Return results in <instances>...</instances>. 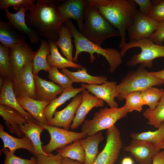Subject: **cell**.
Wrapping results in <instances>:
<instances>
[{"label":"cell","instance_id":"obj_19","mask_svg":"<svg viewBox=\"0 0 164 164\" xmlns=\"http://www.w3.org/2000/svg\"><path fill=\"white\" fill-rule=\"evenodd\" d=\"M0 104L9 106L15 109L26 118L41 124L29 113L24 110L18 102L14 91L12 80L4 79L3 85L0 90Z\"/></svg>","mask_w":164,"mask_h":164},{"label":"cell","instance_id":"obj_24","mask_svg":"<svg viewBox=\"0 0 164 164\" xmlns=\"http://www.w3.org/2000/svg\"><path fill=\"white\" fill-rule=\"evenodd\" d=\"M0 137L3 143V148H7L10 151L14 153L17 149H24L34 155L33 146L32 142L26 136L18 138L12 136L4 131L3 125L0 124Z\"/></svg>","mask_w":164,"mask_h":164},{"label":"cell","instance_id":"obj_31","mask_svg":"<svg viewBox=\"0 0 164 164\" xmlns=\"http://www.w3.org/2000/svg\"><path fill=\"white\" fill-rule=\"evenodd\" d=\"M72 37L70 29L65 24H63L60 29L58 38L54 43L60 48L66 59L73 62V46L71 42Z\"/></svg>","mask_w":164,"mask_h":164},{"label":"cell","instance_id":"obj_50","mask_svg":"<svg viewBox=\"0 0 164 164\" xmlns=\"http://www.w3.org/2000/svg\"><path fill=\"white\" fill-rule=\"evenodd\" d=\"M4 81V79L1 76L0 77V90L2 89L3 83Z\"/></svg>","mask_w":164,"mask_h":164},{"label":"cell","instance_id":"obj_33","mask_svg":"<svg viewBox=\"0 0 164 164\" xmlns=\"http://www.w3.org/2000/svg\"><path fill=\"white\" fill-rule=\"evenodd\" d=\"M143 115L148 120V124L158 129L160 127L164 121V94L155 108H147Z\"/></svg>","mask_w":164,"mask_h":164},{"label":"cell","instance_id":"obj_4","mask_svg":"<svg viewBox=\"0 0 164 164\" xmlns=\"http://www.w3.org/2000/svg\"><path fill=\"white\" fill-rule=\"evenodd\" d=\"M83 34L90 41L100 46L109 38L120 36L118 30L98 9L89 3L84 11Z\"/></svg>","mask_w":164,"mask_h":164},{"label":"cell","instance_id":"obj_9","mask_svg":"<svg viewBox=\"0 0 164 164\" xmlns=\"http://www.w3.org/2000/svg\"><path fill=\"white\" fill-rule=\"evenodd\" d=\"M106 141L93 164H114L122 146L119 131L114 125L107 129Z\"/></svg>","mask_w":164,"mask_h":164},{"label":"cell","instance_id":"obj_1","mask_svg":"<svg viewBox=\"0 0 164 164\" xmlns=\"http://www.w3.org/2000/svg\"><path fill=\"white\" fill-rule=\"evenodd\" d=\"M63 0H37L26 13L25 20L28 26L40 37L56 42L60 29L66 19L58 5Z\"/></svg>","mask_w":164,"mask_h":164},{"label":"cell","instance_id":"obj_26","mask_svg":"<svg viewBox=\"0 0 164 164\" xmlns=\"http://www.w3.org/2000/svg\"><path fill=\"white\" fill-rule=\"evenodd\" d=\"M61 72L68 77L73 82L84 83L87 84H101L107 81L104 76H93L87 73L86 68L82 67L77 71L72 72L66 68L61 70Z\"/></svg>","mask_w":164,"mask_h":164},{"label":"cell","instance_id":"obj_12","mask_svg":"<svg viewBox=\"0 0 164 164\" xmlns=\"http://www.w3.org/2000/svg\"><path fill=\"white\" fill-rule=\"evenodd\" d=\"M35 53L24 41L9 48V60L14 75L19 73L28 63L32 62Z\"/></svg>","mask_w":164,"mask_h":164},{"label":"cell","instance_id":"obj_41","mask_svg":"<svg viewBox=\"0 0 164 164\" xmlns=\"http://www.w3.org/2000/svg\"><path fill=\"white\" fill-rule=\"evenodd\" d=\"M153 7L149 17L158 22L164 21V0H152Z\"/></svg>","mask_w":164,"mask_h":164},{"label":"cell","instance_id":"obj_37","mask_svg":"<svg viewBox=\"0 0 164 164\" xmlns=\"http://www.w3.org/2000/svg\"><path fill=\"white\" fill-rule=\"evenodd\" d=\"M48 71L49 78L60 86L64 90L73 87V83L70 78L60 72L57 67H50Z\"/></svg>","mask_w":164,"mask_h":164},{"label":"cell","instance_id":"obj_23","mask_svg":"<svg viewBox=\"0 0 164 164\" xmlns=\"http://www.w3.org/2000/svg\"><path fill=\"white\" fill-rule=\"evenodd\" d=\"M26 123L19 127L20 131L24 135L27 136L32 143L34 151V155L42 154L49 155L45 153L42 149L41 141L40 134L45 129L40 125L29 119H26Z\"/></svg>","mask_w":164,"mask_h":164},{"label":"cell","instance_id":"obj_32","mask_svg":"<svg viewBox=\"0 0 164 164\" xmlns=\"http://www.w3.org/2000/svg\"><path fill=\"white\" fill-rule=\"evenodd\" d=\"M80 140V139H79ZM79 140L56 150L57 154L63 158H68L77 161L82 164L85 160V153Z\"/></svg>","mask_w":164,"mask_h":164},{"label":"cell","instance_id":"obj_30","mask_svg":"<svg viewBox=\"0 0 164 164\" xmlns=\"http://www.w3.org/2000/svg\"><path fill=\"white\" fill-rule=\"evenodd\" d=\"M50 46V53L47 58V61L50 67H54L58 68L72 67L79 69L82 67L81 64L71 61L63 57L58 51L57 46L54 42L48 41Z\"/></svg>","mask_w":164,"mask_h":164},{"label":"cell","instance_id":"obj_14","mask_svg":"<svg viewBox=\"0 0 164 164\" xmlns=\"http://www.w3.org/2000/svg\"><path fill=\"white\" fill-rule=\"evenodd\" d=\"M5 11L8 22L14 29L22 35H27L32 44H36L40 41L41 39L39 36L26 23L25 15L28 11L25 6H21L18 11L15 13L10 12L8 9Z\"/></svg>","mask_w":164,"mask_h":164},{"label":"cell","instance_id":"obj_17","mask_svg":"<svg viewBox=\"0 0 164 164\" xmlns=\"http://www.w3.org/2000/svg\"><path fill=\"white\" fill-rule=\"evenodd\" d=\"M82 100L78 107L70 128L72 129L77 128L84 122L85 117L94 107H101L104 105L102 99L91 94L85 89L82 92Z\"/></svg>","mask_w":164,"mask_h":164},{"label":"cell","instance_id":"obj_15","mask_svg":"<svg viewBox=\"0 0 164 164\" xmlns=\"http://www.w3.org/2000/svg\"><path fill=\"white\" fill-rule=\"evenodd\" d=\"M82 100V93L77 94L65 108L61 111L55 112L53 118L47 121L48 125L62 127L68 130Z\"/></svg>","mask_w":164,"mask_h":164},{"label":"cell","instance_id":"obj_16","mask_svg":"<svg viewBox=\"0 0 164 164\" xmlns=\"http://www.w3.org/2000/svg\"><path fill=\"white\" fill-rule=\"evenodd\" d=\"M88 0H69L59 4L58 7L66 19L75 20L79 31L83 34L84 11Z\"/></svg>","mask_w":164,"mask_h":164},{"label":"cell","instance_id":"obj_39","mask_svg":"<svg viewBox=\"0 0 164 164\" xmlns=\"http://www.w3.org/2000/svg\"><path fill=\"white\" fill-rule=\"evenodd\" d=\"M35 3L34 0H0V8L5 10L12 7L14 10L18 11L21 6H23L28 11Z\"/></svg>","mask_w":164,"mask_h":164},{"label":"cell","instance_id":"obj_38","mask_svg":"<svg viewBox=\"0 0 164 164\" xmlns=\"http://www.w3.org/2000/svg\"><path fill=\"white\" fill-rule=\"evenodd\" d=\"M125 105L128 108L129 112L135 111L141 112L143 105H146L143 99L141 92H132L127 94L125 97Z\"/></svg>","mask_w":164,"mask_h":164},{"label":"cell","instance_id":"obj_29","mask_svg":"<svg viewBox=\"0 0 164 164\" xmlns=\"http://www.w3.org/2000/svg\"><path fill=\"white\" fill-rule=\"evenodd\" d=\"M38 50L36 52L32 60V71L34 75H38L42 70L48 71L50 66L47 61L48 56L50 54V46L48 42L41 39Z\"/></svg>","mask_w":164,"mask_h":164},{"label":"cell","instance_id":"obj_10","mask_svg":"<svg viewBox=\"0 0 164 164\" xmlns=\"http://www.w3.org/2000/svg\"><path fill=\"white\" fill-rule=\"evenodd\" d=\"M12 81L16 97H26L36 100L32 62L14 75Z\"/></svg>","mask_w":164,"mask_h":164},{"label":"cell","instance_id":"obj_25","mask_svg":"<svg viewBox=\"0 0 164 164\" xmlns=\"http://www.w3.org/2000/svg\"><path fill=\"white\" fill-rule=\"evenodd\" d=\"M104 138L101 131L79 140L85 153L84 164H94L98 155L99 144Z\"/></svg>","mask_w":164,"mask_h":164},{"label":"cell","instance_id":"obj_2","mask_svg":"<svg viewBox=\"0 0 164 164\" xmlns=\"http://www.w3.org/2000/svg\"><path fill=\"white\" fill-rule=\"evenodd\" d=\"M118 31L121 37L119 47L126 43V33L137 12L134 0H88Z\"/></svg>","mask_w":164,"mask_h":164},{"label":"cell","instance_id":"obj_49","mask_svg":"<svg viewBox=\"0 0 164 164\" xmlns=\"http://www.w3.org/2000/svg\"><path fill=\"white\" fill-rule=\"evenodd\" d=\"M156 146L159 150L162 149H164V142Z\"/></svg>","mask_w":164,"mask_h":164},{"label":"cell","instance_id":"obj_22","mask_svg":"<svg viewBox=\"0 0 164 164\" xmlns=\"http://www.w3.org/2000/svg\"><path fill=\"white\" fill-rule=\"evenodd\" d=\"M16 97L22 108L30 114L41 125H48L44 111L50 102L39 101L26 97Z\"/></svg>","mask_w":164,"mask_h":164},{"label":"cell","instance_id":"obj_48","mask_svg":"<svg viewBox=\"0 0 164 164\" xmlns=\"http://www.w3.org/2000/svg\"><path fill=\"white\" fill-rule=\"evenodd\" d=\"M132 161L130 157H126L122 160V164H132Z\"/></svg>","mask_w":164,"mask_h":164},{"label":"cell","instance_id":"obj_3","mask_svg":"<svg viewBox=\"0 0 164 164\" xmlns=\"http://www.w3.org/2000/svg\"><path fill=\"white\" fill-rule=\"evenodd\" d=\"M65 24L72 32L75 45L76 50L73 62H77L79 54L86 52L90 54L91 63H92L96 59L94 55L95 53L104 56L109 64L110 72L111 73H113L121 65L122 57L120 53L117 50L112 48H104L100 45L90 41L77 30L76 26L70 19H66Z\"/></svg>","mask_w":164,"mask_h":164},{"label":"cell","instance_id":"obj_34","mask_svg":"<svg viewBox=\"0 0 164 164\" xmlns=\"http://www.w3.org/2000/svg\"><path fill=\"white\" fill-rule=\"evenodd\" d=\"M130 136L132 140L147 142L158 145L164 142V125L162 124L157 130L153 132H132Z\"/></svg>","mask_w":164,"mask_h":164},{"label":"cell","instance_id":"obj_28","mask_svg":"<svg viewBox=\"0 0 164 164\" xmlns=\"http://www.w3.org/2000/svg\"><path fill=\"white\" fill-rule=\"evenodd\" d=\"M10 25L8 22L0 21V41L4 46L10 48L25 39Z\"/></svg>","mask_w":164,"mask_h":164},{"label":"cell","instance_id":"obj_20","mask_svg":"<svg viewBox=\"0 0 164 164\" xmlns=\"http://www.w3.org/2000/svg\"><path fill=\"white\" fill-rule=\"evenodd\" d=\"M34 77L37 100L51 102L64 90L53 82L45 80L38 75H34Z\"/></svg>","mask_w":164,"mask_h":164},{"label":"cell","instance_id":"obj_13","mask_svg":"<svg viewBox=\"0 0 164 164\" xmlns=\"http://www.w3.org/2000/svg\"><path fill=\"white\" fill-rule=\"evenodd\" d=\"M124 149L130 152L139 164H152L153 157L159 151L155 145L136 140H132Z\"/></svg>","mask_w":164,"mask_h":164},{"label":"cell","instance_id":"obj_21","mask_svg":"<svg viewBox=\"0 0 164 164\" xmlns=\"http://www.w3.org/2000/svg\"><path fill=\"white\" fill-rule=\"evenodd\" d=\"M0 115L11 133L19 137H22L23 134L20 130L19 127L26 123V118L15 109L2 104H0Z\"/></svg>","mask_w":164,"mask_h":164},{"label":"cell","instance_id":"obj_42","mask_svg":"<svg viewBox=\"0 0 164 164\" xmlns=\"http://www.w3.org/2000/svg\"><path fill=\"white\" fill-rule=\"evenodd\" d=\"M35 156L36 164H62V157L58 154L49 155L37 154Z\"/></svg>","mask_w":164,"mask_h":164},{"label":"cell","instance_id":"obj_51","mask_svg":"<svg viewBox=\"0 0 164 164\" xmlns=\"http://www.w3.org/2000/svg\"><path fill=\"white\" fill-rule=\"evenodd\" d=\"M162 124L164 125V121L163 122Z\"/></svg>","mask_w":164,"mask_h":164},{"label":"cell","instance_id":"obj_8","mask_svg":"<svg viewBox=\"0 0 164 164\" xmlns=\"http://www.w3.org/2000/svg\"><path fill=\"white\" fill-rule=\"evenodd\" d=\"M42 126L49 133L50 139L48 144L42 145L45 153L51 154L55 150L62 148L77 140L86 137L87 136L82 132H77L46 125Z\"/></svg>","mask_w":164,"mask_h":164},{"label":"cell","instance_id":"obj_44","mask_svg":"<svg viewBox=\"0 0 164 164\" xmlns=\"http://www.w3.org/2000/svg\"><path fill=\"white\" fill-rule=\"evenodd\" d=\"M139 7V11L142 15L149 17L152 11L153 4L151 0H134Z\"/></svg>","mask_w":164,"mask_h":164},{"label":"cell","instance_id":"obj_40","mask_svg":"<svg viewBox=\"0 0 164 164\" xmlns=\"http://www.w3.org/2000/svg\"><path fill=\"white\" fill-rule=\"evenodd\" d=\"M1 151L5 155L3 164H36V157H32L29 159L18 157L11 152L7 148H2Z\"/></svg>","mask_w":164,"mask_h":164},{"label":"cell","instance_id":"obj_47","mask_svg":"<svg viewBox=\"0 0 164 164\" xmlns=\"http://www.w3.org/2000/svg\"><path fill=\"white\" fill-rule=\"evenodd\" d=\"M62 164H82L79 162L68 158H63Z\"/></svg>","mask_w":164,"mask_h":164},{"label":"cell","instance_id":"obj_46","mask_svg":"<svg viewBox=\"0 0 164 164\" xmlns=\"http://www.w3.org/2000/svg\"><path fill=\"white\" fill-rule=\"evenodd\" d=\"M152 76L164 80V69L160 71L149 72Z\"/></svg>","mask_w":164,"mask_h":164},{"label":"cell","instance_id":"obj_43","mask_svg":"<svg viewBox=\"0 0 164 164\" xmlns=\"http://www.w3.org/2000/svg\"><path fill=\"white\" fill-rule=\"evenodd\" d=\"M149 39L156 44L162 45L164 42V21L159 22L156 31Z\"/></svg>","mask_w":164,"mask_h":164},{"label":"cell","instance_id":"obj_18","mask_svg":"<svg viewBox=\"0 0 164 164\" xmlns=\"http://www.w3.org/2000/svg\"><path fill=\"white\" fill-rule=\"evenodd\" d=\"M117 85L115 81H107L101 84H83L81 87L106 102L110 108H118V104L114 100L118 95L116 89Z\"/></svg>","mask_w":164,"mask_h":164},{"label":"cell","instance_id":"obj_36","mask_svg":"<svg viewBox=\"0 0 164 164\" xmlns=\"http://www.w3.org/2000/svg\"><path fill=\"white\" fill-rule=\"evenodd\" d=\"M146 105L149 109L153 110L158 104L164 94V91L153 87H149L141 92Z\"/></svg>","mask_w":164,"mask_h":164},{"label":"cell","instance_id":"obj_7","mask_svg":"<svg viewBox=\"0 0 164 164\" xmlns=\"http://www.w3.org/2000/svg\"><path fill=\"white\" fill-rule=\"evenodd\" d=\"M128 112L125 104L120 108H101L94 113L92 119L84 121L82 125L81 132L88 136L107 130L114 125L118 120L126 117Z\"/></svg>","mask_w":164,"mask_h":164},{"label":"cell","instance_id":"obj_11","mask_svg":"<svg viewBox=\"0 0 164 164\" xmlns=\"http://www.w3.org/2000/svg\"><path fill=\"white\" fill-rule=\"evenodd\" d=\"M159 22L137 12L127 29L129 41L149 39L155 32Z\"/></svg>","mask_w":164,"mask_h":164},{"label":"cell","instance_id":"obj_5","mask_svg":"<svg viewBox=\"0 0 164 164\" xmlns=\"http://www.w3.org/2000/svg\"><path fill=\"white\" fill-rule=\"evenodd\" d=\"M164 84V80L151 75L145 68L139 66L136 70H130L122 79L116 89L118 100L122 101L132 92H141L145 89Z\"/></svg>","mask_w":164,"mask_h":164},{"label":"cell","instance_id":"obj_45","mask_svg":"<svg viewBox=\"0 0 164 164\" xmlns=\"http://www.w3.org/2000/svg\"><path fill=\"white\" fill-rule=\"evenodd\" d=\"M152 164H164V151L159 152L155 154Z\"/></svg>","mask_w":164,"mask_h":164},{"label":"cell","instance_id":"obj_27","mask_svg":"<svg viewBox=\"0 0 164 164\" xmlns=\"http://www.w3.org/2000/svg\"><path fill=\"white\" fill-rule=\"evenodd\" d=\"M85 89L80 87H73L64 90L58 98H56L52 101L45 108L44 114L47 121L51 119L53 117L56 108L66 101L72 97H74L80 92H82Z\"/></svg>","mask_w":164,"mask_h":164},{"label":"cell","instance_id":"obj_35","mask_svg":"<svg viewBox=\"0 0 164 164\" xmlns=\"http://www.w3.org/2000/svg\"><path fill=\"white\" fill-rule=\"evenodd\" d=\"M9 49L0 44V74L4 79L12 80L14 74L9 58Z\"/></svg>","mask_w":164,"mask_h":164},{"label":"cell","instance_id":"obj_6","mask_svg":"<svg viewBox=\"0 0 164 164\" xmlns=\"http://www.w3.org/2000/svg\"><path fill=\"white\" fill-rule=\"evenodd\" d=\"M134 47L140 48L141 52L133 55L127 62L129 67H133L140 64L145 68H150L153 66L155 59L164 57V46L156 44L149 39L129 41L126 43L120 52L122 56L128 50Z\"/></svg>","mask_w":164,"mask_h":164}]
</instances>
